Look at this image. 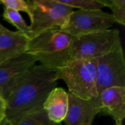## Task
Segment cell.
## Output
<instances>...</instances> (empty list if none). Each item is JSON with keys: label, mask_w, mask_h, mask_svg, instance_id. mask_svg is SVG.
I'll list each match as a JSON object with an SVG mask.
<instances>
[{"label": "cell", "mask_w": 125, "mask_h": 125, "mask_svg": "<svg viewBox=\"0 0 125 125\" xmlns=\"http://www.w3.org/2000/svg\"><path fill=\"white\" fill-rule=\"evenodd\" d=\"M56 72L35 64L5 98L4 121L10 122L24 114L42 108L52 89L57 85Z\"/></svg>", "instance_id": "1"}, {"label": "cell", "mask_w": 125, "mask_h": 125, "mask_svg": "<svg viewBox=\"0 0 125 125\" xmlns=\"http://www.w3.org/2000/svg\"><path fill=\"white\" fill-rule=\"evenodd\" d=\"M73 37L59 29L44 31L29 39L26 53L34 56L40 64L58 70L69 62Z\"/></svg>", "instance_id": "2"}, {"label": "cell", "mask_w": 125, "mask_h": 125, "mask_svg": "<svg viewBox=\"0 0 125 125\" xmlns=\"http://www.w3.org/2000/svg\"><path fill=\"white\" fill-rule=\"evenodd\" d=\"M56 72V79L62 80L69 93L83 100L100 98L97 91L96 59L75 60Z\"/></svg>", "instance_id": "3"}, {"label": "cell", "mask_w": 125, "mask_h": 125, "mask_svg": "<svg viewBox=\"0 0 125 125\" xmlns=\"http://www.w3.org/2000/svg\"><path fill=\"white\" fill-rule=\"evenodd\" d=\"M121 44L120 32L116 29L73 37L69 62L96 59L114 50Z\"/></svg>", "instance_id": "4"}, {"label": "cell", "mask_w": 125, "mask_h": 125, "mask_svg": "<svg viewBox=\"0 0 125 125\" xmlns=\"http://www.w3.org/2000/svg\"><path fill=\"white\" fill-rule=\"evenodd\" d=\"M32 2L33 10L29 18V39L48 29H60L74 11L58 0H32Z\"/></svg>", "instance_id": "5"}, {"label": "cell", "mask_w": 125, "mask_h": 125, "mask_svg": "<svg viewBox=\"0 0 125 125\" xmlns=\"http://www.w3.org/2000/svg\"><path fill=\"white\" fill-rule=\"evenodd\" d=\"M97 91L100 96L105 89L125 87V59L122 45L96 59Z\"/></svg>", "instance_id": "6"}, {"label": "cell", "mask_w": 125, "mask_h": 125, "mask_svg": "<svg viewBox=\"0 0 125 125\" xmlns=\"http://www.w3.org/2000/svg\"><path fill=\"white\" fill-rule=\"evenodd\" d=\"M114 23L116 22L111 13L103 10H78L70 15L66 23L59 30L76 37L109 29Z\"/></svg>", "instance_id": "7"}, {"label": "cell", "mask_w": 125, "mask_h": 125, "mask_svg": "<svg viewBox=\"0 0 125 125\" xmlns=\"http://www.w3.org/2000/svg\"><path fill=\"white\" fill-rule=\"evenodd\" d=\"M37 62L25 52L0 64V93L4 99Z\"/></svg>", "instance_id": "8"}, {"label": "cell", "mask_w": 125, "mask_h": 125, "mask_svg": "<svg viewBox=\"0 0 125 125\" xmlns=\"http://www.w3.org/2000/svg\"><path fill=\"white\" fill-rule=\"evenodd\" d=\"M68 110L64 120L66 125H92L101 112L100 98L83 100L68 92Z\"/></svg>", "instance_id": "9"}, {"label": "cell", "mask_w": 125, "mask_h": 125, "mask_svg": "<svg viewBox=\"0 0 125 125\" xmlns=\"http://www.w3.org/2000/svg\"><path fill=\"white\" fill-rule=\"evenodd\" d=\"M102 114L110 116L115 122H122L125 117V87H110L100 94Z\"/></svg>", "instance_id": "10"}, {"label": "cell", "mask_w": 125, "mask_h": 125, "mask_svg": "<svg viewBox=\"0 0 125 125\" xmlns=\"http://www.w3.org/2000/svg\"><path fill=\"white\" fill-rule=\"evenodd\" d=\"M28 41L22 33L11 31L0 23V64L25 53Z\"/></svg>", "instance_id": "11"}, {"label": "cell", "mask_w": 125, "mask_h": 125, "mask_svg": "<svg viewBox=\"0 0 125 125\" xmlns=\"http://www.w3.org/2000/svg\"><path fill=\"white\" fill-rule=\"evenodd\" d=\"M68 104V92L63 88L56 87L47 96L42 108L51 121L62 124L67 115Z\"/></svg>", "instance_id": "12"}, {"label": "cell", "mask_w": 125, "mask_h": 125, "mask_svg": "<svg viewBox=\"0 0 125 125\" xmlns=\"http://www.w3.org/2000/svg\"><path fill=\"white\" fill-rule=\"evenodd\" d=\"M4 122L7 125H62L51 121L42 107L27 112L10 122Z\"/></svg>", "instance_id": "13"}, {"label": "cell", "mask_w": 125, "mask_h": 125, "mask_svg": "<svg viewBox=\"0 0 125 125\" xmlns=\"http://www.w3.org/2000/svg\"><path fill=\"white\" fill-rule=\"evenodd\" d=\"M2 16L4 21L15 26L18 29V31L22 33L28 39H29L31 33L29 25L26 23L20 12L10 9L4 8Z\"/></svg>", "instance_id": "14"}, {"label": "cell", "mask_w": 125, "mask_h": 125, "mask_svg": "<svg viewBox=\"0 0 125 125\" xmlns=\"http://www.w3.org/2000/svg\"><path fill=\"white\" fill-rule=\"evenodd\" d=\"M105 7H108L112 11L111 13L116 22L123 26H125V0H100Z\"/></svg>", "instance_id": "15"}, {"label": "cell", "mask_w": 125, "mask_h": 125, "mask_svg": "<svg viewBox=\"0 0 125 125\" xmlns=\"http://www.w3.org/2000/svg\"><path fill=\"white\" fill-rule=\"evenodd\" d=\"M60 3L79 10H102L105 6L100 0H58Z\"/></svg>", "instance_id": "16"}, {"label": "cell", "mask_w": 125, "mask_h": 125, "mask_svg": "<svg viewBox=\"0 0 125 125\" xmlns=\"http://www.w3.org/2000/svg\"><path fill=\"white\" fill-rule=\"evenodd\" d=\"M0 4L4 8L10 9L17 12H26L30 18L33 10V2L26 0H0Z\"/></svg>", "instance_id": "17"}, {"label": "cell", "mask_w": 125, "mask_h": 125, "mask_svg": "<svg viewBox=\"0 0 125 125\" xmlns=\"http://www.w3.org/2000/svg\"><path fill=\"white\" fill-rule=\"evenodd\" d=\"M7 112V104L5 99L0 96V125L4 122L6 118Z\"/></svg>", "instance_id": "18"}, {"label": "cell", "mask_w": 125, "mask_h": 125, "mask_svg": "<svg viewBox=\"0 0 125 125\" xmlns=\"http://www.w3.org/2000/svg\"><path fill=\"white\" fill-rule=\"evenodd\" d=\"M122 125V122H115V125Z\"/></svg>", "instance_id": "19"}, {"label": "cell", "mask_w": 125, "mask_h": 125, "mask_svg": "<svg viewBox=\"0 0 125 125\" xmlns=\"http://www.w3.org/2000/svg\"><path fill=\"white\" fill-rule=\"evenodd\" d=\"M0 125H5V124H4V122H2V123H1V124Z\"/></svg>", "instance_id": "20"}, {"label": "cell", "mask_w": 125, "mask_h": 125, "mask_svg": "<svg viewBox=\"0 0 125 125\" xmlns=\"http://www.w3.org/2000/svg\"><path fill=\"white\" fill-rule=\"evenodd\" d=\"M4 124H5V125H7V124H6V122H4Z\"/></svg>", "instance_id": "21"}, {"label": "cell", "mask_w": 125, "mask_h": 125, "mask_svg": "<svg viewBox=\"0 0 125 125\" xmlns=\"http://www.w3.org/2000/svg\"><path fill=\"white\" fill-rule=\"evenodd\" d=\"M0 96H1V93H0ZM1 97H2V96H1Z\"/></svg>", "instance_id": "22"}]
</instances>
